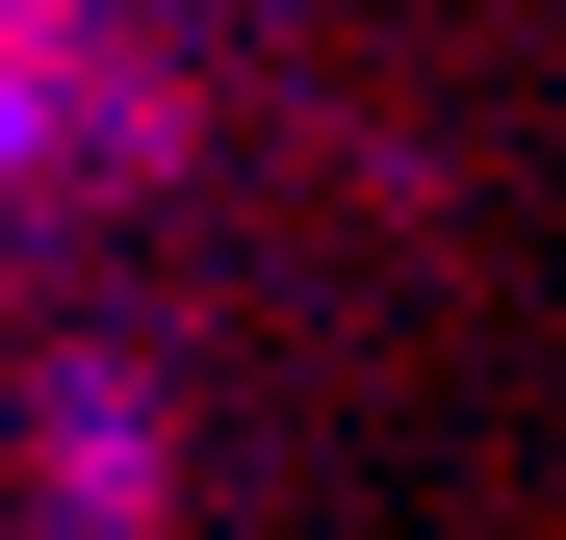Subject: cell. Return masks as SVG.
<instances>
[{
    "label": "cell",
    "mask_w": 566,
    "mask_h": 540,
    "mask_svg": "<svg viewBox=\"0 0 566 540\" xmlns=\"http://www.w3.org/2000/svg\"><path fill=\"white\" fill-rule=\"evenodd\" d=\"M0 27H52V0H0Z\"/></svg>",
    "instance_id": "6da1fadb"
}]
</instances>
